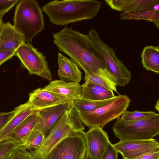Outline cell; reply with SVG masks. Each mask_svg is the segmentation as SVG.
I'll list each match as a JSON object with an SVG mask.
<instances>
[{"label": "cell", "mask_w": 159, "mask_h": 159, "mask_svg": "<svg viewBox=\"0 0 159 159\" xmlns=\"http://www.w3.org/2000/svg\"><path fill=\"white\" fill-rule=\"evenodd\" d=\"M136 159H159V151L145 154Z\"/></svg>", "instance_id": "836d02e7"}, {"label": "cell", "mask_w": 159, "mask_h": 159, "mask_svg": "<svg viewBox=\"0 0 159 159\" xmlns=\"http://www.w3.org/2000/svg\"><path fill=\"white\" fill-rule=\"evenodd\" d=\"M44 88L67 99L71 102L75 99L81 97L82 86L76 82L56 80L51 81Z\"/></svg>", "instance_id": "9a60e30c"}, {"label": "cell", "mask_w": 159, "mask_h": 159, "mask_svg": "<svg viewBox=\"0 0 159 159\" xmlns=\"http://www.w3.org/2000/svg\"><path fill=\"white\" fill-rule=\"evenodd\" d=\"M19 143L16 141L11 139L0 142V159H4L11 150Z\"/></svg>", "instance_id": "83f0119b"}, {"label": "cell", "mask_w": 159, "mask_h": 159, "mask_svg": "<svg viewBox=\"0 0 159 159\" xmlns=\"http://www.w3.org/2000/svg\"><path fill=\"white\" fill-rule=\"evenodd\" d=\"M123 159H136L145 154L159 151V144L155 139L120 141L113 144Z\"/></svg>", "instance_id": "30bf717a"}, {"label": "cell", "mask_w": 159, "mask_h": 159, "mask_svg": "<svg viewBox=\"0 0 159 159\" xmlns=\"http://www.w3.org/2000/svg\"><path fill=\"white\" fill-rule=\"evenodd\" d=\"M141 63L143 68L147 70L159 73V46H145L141 55Z\"/></svg>", "instance_id": "44dd1931"}, {"label": "cell", "mask_w": 159, "mask_h": 159, "mask_svg": "<svg viewBox=\"0 0 159 159\" xmlns=\"http://www.w3.org/2000/svg\"><path fill=\"white\" fill-rule=\"evenodd\" d=\"M34 110L39 111L64 103H72L67 99L44 88H39L30 93L27 102Z\"/></svg>", "instance_id": "4fadbf2b"}, {"label": "cell", "mask_w": 159, "mask_h": 159, "mask_svg": "<svg viewBox=\"0 0 159 159\" xmlns=\"http://www.w3.org/2000/svg\"><path fill=\"white\" fill-rule=\"evenodd\" d=\"M14 116L0 130V142L5 140L7 135L27 117L36 111L27 102L15 108Z\"/></svg>", "instance_id": "ac0fdd59"}, {"label": "cell", "mask_w": 159, "mask_h": 159, "mask_svg": "<svg viewBox=\"0 0 159 159\" xmlns=\"http://www.w3.org/2000/svg\"><path fill=\"white\" fill-rule=\"evenodd\" d=\"M45 139L43 133L39 131L33 130L22 144L26 149L34 150L39 147Z\"/></svg>", "instance_id": "d4e9b609"}, {"label": "cell", "mask_w": 159, "mask_h": 159, "mask_svg": "<svg viewBox=\"0 0 159 159\" xmlns=\"http://www.w3.org/2000/svg\"><path fill=\"white\" fill-rule=\"evenodd\" d=\"M4 159H34L24 145L19 143L6 156Z\"/></svg>", "instance_id": "484cf974"}, {"label": "cell", "mask_w": 159, "mask_h": 159, "mask_svg": "<svg viewBox=\"0 0 159 159\" xmlns=\"http://www.w3.org/2000/svg\"><path fill=\"white\" fill-rule=\"evenodd\" d=\"M13 24L25 42L31 43L44 29V16L38 2L35 0L19 1L15 9Z\"/></svg>", "instance_id": "277c9868"}, {"label": "cell", "mask_w": 159, "mask_h": 159, "mask_svg": "<svg viewBox=\"0 0 159 159\" xmlns=\"http://www.w3.org/2000/svg\"><path fill=\"white\" fill-rule=\"evenodd\" d=\"M39 118V111H35L10 133L5 140H13L23 143L33 131Z\"/></svg>", "instance_id": "e0dca14e"}, {"label": "cell", "mask_w": 159, "mask_h": 159, "mask_svg": "<svg viewBox=\"0 0 159 159\" xmlns=\"http://www.w3.org/2000/svg\"><path fill=\"white\" fill-rule=\"evenodd\" d=\"M15 56L30 75H36L49 81L52 80V75L46 57L31 43L22 44L16 51Z\"/></svg>", "instance_id": "ba28073f"}, {"label": "cell", "mask_w": 159, "mask_h": 159, "mask_svg": "<svg viewBox=\"0 0 159 159\" xmlns=\"http://www.w3.org/2000/svg\"><path fill=\"white\" fill-rule=\"evenodd\" d=\"M84 159H91L89 156L86 155Z\"/></svg>", "instance_id": "8d00e7d4"}, {"label": "cell", "mask_w": 159, "mask_h": 159, "mask_svg": "<svg viewBox=\"0 0 159 159\" xmlns=\"http://www.w3.org/2000/svg\"><path fill=\"white\" fill-rule=\"evenodd\" d=\"M52 35L53 43L58 50L68 56L85 74L94 73L99 68H106L102 54L88 34L65 25Z\"/></svg>", "instance_id": "6da1fadb"}, {"label": "cell", "mask_w": 159, "mask_h": 159, "mask_svg": "<svg viewBox=\"0 0 159 159\" xmlns=\"http://www.w3.org/2000/svg\"><path fill=\"white\" fill-rule=\"evenodd\" d=\"M71 106V104L70 103H64L38 111L39 119L33 130L42 132L45 138L64 112Z\"/></svg>", "instance_id": "7c38bea8"}, {"label": "cell", "mask_w": 159, "mask_h": 159, "mask_svg": "<svg viewBox=\"0 0 159 159\" xmlns=\"http://www.w3.org/2000/svg\"><path fill=\"white\" fill-rule=\"evenodd\" d=\"M118 152L114 148L113 145L110 142L101 159H117Z\"/></svg>", "instance_id": "f546056e"}, {"label": "cell", "mask_w": 159, "mask_h": 159, "mask_svg": "<svg viewBox=\"0 0 159 159\" xmlns=\"http://www.w3.org/2000/svg\"><path fill=\"white\" fill-rule=\"evenodd\" d=\"M157 114L152 111H126L122 115L121 118L126 120H136L147 119Z\"/></svg>", "instance_id": "4316f807"}, {"label": "cell", "mask_w": 159, "mask_h": 159, "mask_svg": "<svg viewBox=\"0 0 159 159\" xmlns=\"http://www.w3.org/2000/svg\"><path fill=\"white\" fill-rule=\"evenodd\" d=\"M129 0H105V1L112 9L120 11L122 10Z\"/></svg>", "instance_id": "4dcf8cb0"}, {"label": "cell", "mask_w": 159, "mask_h": 159, "mask_svg": "<svg viewBox=\"0 0 159 159\" xmlns=\"http://www.w3.org/2000/svg\"><path fill=\"white\" fill-rule=\"evenodd\" d=\"M19 1V0H0V16H3Z\"/></svg>", "instance_id": "f1b7e54d"}, {"label": "cell", "mask_w": 159, "mask_h": 159, "mask_svg": "<svg viewBox=\"0 0 159 159\" xmlns=\"http://www.w3.org/2000/svg\"><path fill=\"white\" fill-rule=\"evenodd\" d=\"M122 20H144L153 23L159 29V11L153 9L138 12H122L120 15Z\"/></svg>", "instance_id": "603a6c76"}, {"label": "cell", "mask_w": 159, "mask_h": 159, "mask_svg": "<svg viewBox=\"0 0 159 159\" xmlns=\"http://www.w3.org/2000/svg\"><path fill=\"white\" fill-rule=\"evenodd\" d=\"M87 148L86 155L91 159H101L110 142L107 133L99 126L91 128L84 134Z\"/></svg>", "instance_id": "8fae6325"}, {"label": "cell", "mask_w": 159, "mask_h": 159, "mask_svg": "<svg viewBox=\"0 0 159 159\" xmlns=\"http://www.w3.org/2000/svg\"><path fill=\"white\" fill-rule=\"evenodd\" d=\"M81 86V98L93 100H102L116 96L113 91L94 83L85 82Z\"/></svg>", "instance_id": "d6986e66"}, {"label": "cell", "mask_w": 159, "mask_h": 159, "mask_svg": "<svg viewBox=\"0 0 159 159\" xmlns=\"http://www.w3.org/2000/svg\"><path fill=\"white\" fill-rule=\"evenodd\" d=\"M112 129L120 141L153 139L159 133V114L136 120H126L119 118Z\"/></svg>", "instance_id": "5b68a950"}, {"label": "cell", "mask_w": 159, "mask_h": 159, "mask_svg": "<svg viewBox=\"0 0 159 159\" xmlns=\"http://www.w3.org/2000/svg\"><path fill=\"white\" fill-rule=\"evenodd\" d=\"M85 127L77 112L71 106L66 110L41 145L30 152L34 159H46L51 150L66 137L84 134Z\"/></svg>", "instance_id": "3957f363"}, {"label": "cell", "mask_w": 159, "mask_h": 159, "mask_svg": "<svg viewBox=\"0 0 159 159\" xmlns=\"http://www.w3.org/2000/svg\"><path fill=\"white\" fill-rule=\"evenodd\" d=\"M2 17L3 16H0V29L3 23Z\"/></svg>", "instance_id": "d590c367"}, {"label": "cell", "mask_w": 159, "mask_h": 159, "mask_svg": "<svg viewBox=\"0 0 159 159\" xmlns=\"http://www.w3.org/2000/svg\"><path fill=\"white\" fill-rule=\"evenodd\" d=\"M84 134L64 138L51 150L46 159H84L87 152Z\"/></svg>", "instance_id": "9c48e42d"}, {"label": "cell", "mask_w": 159, "mask_h": 159, "mask_svg": "<svg viewBox=\"0 0 159 159\" xmlns=\"http://www.w3.org/2000/svg\"><path fill=\"white\" fill-rule=\"evenodd\" d=\"M58 75L60 80L79 83L80 82L81 72L77 64L72 59L64 56L61 53H58Z\"/></svg>", "instance_id": "2e32d148"}, {"label": "cell", "mask_w": 159, "mask_h": 159, "mask_svg": "<svg viewBox=\"0 0 159 159\" xmlns=\"http://www.w3.org/2000/svg\"><path fill=\"white\" fill-rule=\"evenodd\" d=\"M85 82L94 83L118 93L116 80L106 69L99 68L94 73L85 74Z\"/></svg>", "instance_id": "ffe728a7"}, {"label": "cell", "mask_w": 159, "mask_h": 159, "mask_svg": "<svg viewBox=\"0 0 159 159\" xmlns=\"http://www.w3.org/2000/svg\"><path fill=\"white\" fill-rule=\"evenodd\" d=\"M159 4V0H129L123 8L122 12H138L153 9Z\"/></svg>", "instance_id": "cb8c5ba5"}, {"label": "cell", "mask_w": 159, "mask_h": 159, "mask_svg": "<svg viewBox=\"0 0 159 159\" xmlns=\"http://www.w3.org/2000/svg\"><path fill=\"white\" fill-rule=\"evenodd\" d=\"M16 52V51L0 52V66L14 56H15Z\"/></svg>", "instance_id": "d6a6232c"}, {"label": "cell", "mask_w": 159, "mask_h": 159, "mask_svg": "<svg viewBox=\"0 0 159 159\" xmlns=\"http://www.w3.org/2000/svg\"><path fill=\"white\" fill-rule=\"evenodd\" d=\"M15 113L14 110L7 112H0V130L14 116Z\"/></svg>", "instance_id": "1f68e13d"}, {"label": "cell", "mask_w": 159, "mask_h": 159, "mask_svg": "<svg viewBox=\"0 0 159 159\" xmlns=\"http://www.w3.org/2000/svg\"><path fill=\"white\" fill-rule=\"evenodd\" d=\"M88 35L102 54L106 69L116 80L118 85L124 87L128 84L131 80V73L118 59L113 49L102 40L94 29L91 28Z\"/></svg>", "instance_id": "52a82bcc"}, {"label": "cell", "mask_w": 159, "mask_h": 159, "mask_svg": "<svg viewBox=\"0 0 159 159\" xmlns=\"http://www.w3.org/2000/svg\"><path fill=\"white\" fill-rule=\"evenodd\" d=\"M115 97L102 100H93L80 98L73 101L71 106L77 112L92 111L107 105Z\"/></svg>", "instance_id": "7402d4cb"}, {"label": "cell", "mask_w": 159, "mask_h": 159, "mask_svg": "<svg viewBox=\"0 0 159 159\" xmlns=\"http://www.w3.org/2000/svg\"><path fill=\"white\" fill-rule=\"evenodd\" d=\"M155 109L158 111H159V99H158L155 106Z\"/></svg>", "instance_id": "e575fe53"}, {"label": "cell", "mask_w": 159, "mask_h": 159, "mask_svg": "<svg viewBox=\"0 0 159 159\" xmlns=\"http://www.w3.org/2000/svg\"><path fill=\"white\" fill-rule=\"evenodd\" d=\"M25 43L23 36L9 22L3 23L0 29V52L16 51Z\"/></svg>", "instance_id": "5bb4252c"}, {"label": "cell", "mask_w": 159, "mask_h": 159, "mask_svg": "<svg viewBox=\"0 0 159 159\" xmlns=\"http://www.w3.org/2000/svg\"><path fill=\"white\" fill-rule=\"evenodd\" d=\"M102 4L95 0H55L44 5L42 10L52 24L65 26L93 19L99 13Z\"/></svg>", "instance_id": "7a4b0ae2"}, {"label": "cell", "mask_w": 159, "mask_h": 159, "mask_svg": "<svg viewBox=\"0 0 159 159\" xmlns=\"http://www.w3.org/2000/svg\"><path fill=\"white\" fill-rule=\"evenodd\" d=\"M130 101L127 95L119 94L107 105L96 110L77 112L80 119L86 126L102 128L109 122L120 118L127 111Z\"/></svg>", "instance_id": "8992f818"}]
</instances>
